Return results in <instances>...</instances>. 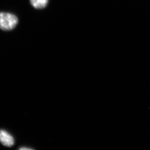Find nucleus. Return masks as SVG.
Wrapping results in <instances>:
<instances>
[{
	"instance_id": "nucleus-1",
	"label": "nucleus",
	"mask_w": 150,
	"mask_h": 150,
	"mask_svg": "<svg viewBox=\"0 0 150 150\" xmlns=\"http://www.w3.org/2000/svg\"><path fill=\"white\" fill-rule=\"evenodd\" d=\"M18 19L14 15L0 12V28L4 30H10L16 26Z\"/></svg>"
},
{
	"instance_id": "nucleus-2",
	"label": "nucleus",
	"mask_w": 150,
	"mask_h": 150,
	"mask_svg": "<svg viewBox=\"0 0 150 150\" xmlns=\"http://www.w3.org/2000/svg\"><path fill=\"white\" fill-rule=\"evenodd\" d=\"M0 142L7 147H11L14 144L12 136L4 130H0Z\"/></svg>"
},
{
	"instance_id": "nucleus-3",
	"label": "nucleus",
	"mask_w": 150,
	"mask_h": 150,
	"mask_svg": "<svg viewBox=\"0 0 150 150\" xmlns=\"http://www.w3.org/2000/svg\"><path fill=\"white\" fill-rule=\"evenodd\" d=\"M30 1L33 6L37 9L45 7L48 3V0H30Z\"/></svg>"
},
{
	"instance_id": "nucleus-4",
	"label": "nucleus",
	"mask_w": 150,
	"mask_h": 150,
	"mask_svg": "<svg viewBox=\"0 0 150 150\" xmlns=\"http://www.w3.org/2000/svg\"><path fill=\"white\" fill-rule=\"evenodd\" d=\"M19 149L20 150H31V149H29V148L22 147V148H20V149Z\"/></svg>"
}]
</instances>
